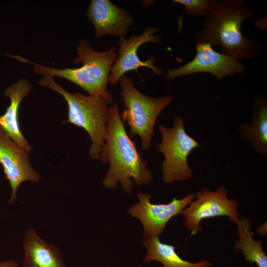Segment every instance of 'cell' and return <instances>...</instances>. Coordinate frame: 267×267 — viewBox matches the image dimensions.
Segmentation results:
<instances>
[{
    "label": "cell",
    "mask_w": 267,
    "mask_h": 267,
    "mask_svg": "<svg viewBox=\"0 0 267 267\" xmlns=\"http://www.w3.org/2000/svg\"><path fill=\"white\" fill-rule=\"evenodd\" d=\"M254 14L245 0H209L208 13L195 41L218 45L223 53L240 61L256 57L261 45L244 36L241 29L243 22Z\"/></svg>",
    "instance_id": "6da1fadb"
},
{
    "label": "cell",
    "mask_w": 267,
    "mask_h": 267,
    "mask_svg": "<svg viewBox=\"0 0 267 267\" xmlns=\"http://www.w3.org/2000/svg\"><path fill=\"white\" fill-rule=\"evenodd\" d=\"M108 113L105 142L98 158L101 163H109L102 183L114 189L120 183L124 191L131 194L134 182L138 185L149 184L152 176L135 142L126 132L117 103L108 108Z\"/></svg>",
    "instance_id": "7a4b0ae2"
},
{
    "label": "cell",
    "mask_w": 267,
    "mask_h": 267,
    "mask_svg": "<svg viewBox=\"0 0 267 267\" xmlns=\"http://www.w3.org/2000/svg\"><path fill=\"white\" fill-rule=\"evenodd\" d=\"M116 49L117 47L113 46L106 51H96L88 41L82 40L77 47L78 57L73 60V62L82 63L83 65L72 69H55L32 62L20 56L12 55V57L31 63L37 74L64 78L81 87L89 95H100L108 103H113V95L107 89L109 76L117 55Z\"/></svg>",
    "instance_id": "3957f363"
},
{
    "label": "cell",
    "mask_w": 267,
    "mask_h": 267,
    "mask_svg": "<svg viewBox=\"0 0 267 267\" xmlns=\"http://www.w3.org/2000/svg\"><path fill=\"white\" fill-rule=\"evenodd\" d=\"M39 84L63 96L68 106L67 122L83 128L88 133L91 141L89 155L93 159H98L107 134L109 116L107 100L100 95L68 92L49 76H44Z\"/></svg>",
    "instance_id": "277c9868"
},
{
    "label": "cell",
    "mask_w": 267,
    "mask_h": 267,
    "mask_svg": "<svg viewBox=\"0 0 267 267\" xmlns=\"http://www.w3.org/2000/svg\"><path fill=\"white\" fill-rule=\"evenodd\" d=\"M120 94L124 109L120 115L127 122L130 137L138 135L144 150L150 149L156 120L162 111L174 99L171 95L159 97L147 96L139 91L132 79L124 75L120 79Z\"/></svg>",
    "instance_id": "5b68a950"
},
{
    "label": "cell",
    "mask_w": 267,
    "mask_h": 267,
    "mask_svg": "<svg viewBox=\"0 0 267 267\" xmlns=\"http://www.w3.org/2000/svg\"><path fill=\"white\" fill-rule=\"evenodd\" d=\"M159 129L162 141L157 144V148L164 156L161 165L163 181L169 184L191 178L193 173L187 157L199 146L198 142L187 134L183 120L178 115L174 117L172 128L161 125Z\"/></svg>",
    "instance_id": "8992f818"
},
{
    "label": "cell",
    "mask_w": 267,
    "mask_h": 267,
    "mask_svg": "<svg viewBox=\"0 0 267 267\" xmlns=\"http://www.w3.org/2000/svg\"><path fill=\"white\" fill-rule=\"evenodd\" d=\"M195 193V198L181 214L191 235L202 230L201 223L204 219L224 216L228 217L229 222L236 223L240 218L239 204L235 200L228 198L229 191L223 185L221 184L215 191L203 187Z\"/></svg>",
    "instance_id": "52a82bcc"
},
{
    "label": "cell",
    "mask_w": 267,
    "mask_h": 267,
    "mask_svg": "<svg viewBox=\"0 0 267 267\" xmlns=\"http://www.w3.org/2000/svg\"><path fill=\"white\" fill-rule=\"evenodd\" d=\"M139 202L132 206L129 213L138 219L143 227L144 237L159 236L168 222L175 216L181 214L183 210L195 198V193H189L184 198H173L166 204H153L151 196L147 193L137 194Z\"/></svg>",
    "instance_id": "ba28073f"
},
{
    "label": "cell",
    "mask_w": 267,
    "mask_h": 267,
    "mask_svg": "<svg viewBox=\"0 0 267 267\" xmlns=\"http://www.w3.org/2000/svg\"><path fill=\"white\" fill-rule=\"evenodd\" d=\"M195 57L185 64L169 69L166 75L169 80L197 73H208L218 79L242 74L246 67L240 61L224 53L216 51L208 43H196Z\"/></svg>",
    "instance_id": "9c48e42d"
},
{
    "label": "cell",
    "mask_w": 267,
    "mask_h": 267,
    "mask_svg": "<svg viewBox=\"0 0 267 267\" xmlns=\"http://www.w3.org/2000/svg\"><path fill=\"white\" fill-rule=\"evenodd\" d=\"M158 31L157 28L148 27L141 35H134L128 40L124 36L120 37L118 42L119 45L118 54L108 78V83L110 85L117 84L128 72L134 71L138 73V69L141 67L149 68L155 75L162 73V69L154 65L155 57H150L147 60L142 61L139 59L137 53L139 47L145 43L162 42L160 37L155 35Z\"/></svg>",
    "instance_id": "30bf717a"
},
{
    "label": "cell",
    "mask_w": 267,
    "mask_h": 267,
    "mask_svg": "<svg viewBox=\"0 0 267 267\" xmlns=\"http://www.w3.org/2000/svg\"><path fill=\"white\" fill-rule=\"evenodd\" d=\"M28 153L0 128V164L11 188L10 205L17 198V191L22 183L38 182L41 178L31 166Z\"/></svg>",
    "instance_id": "8fae6325"
},
{
    "label": "cell",
    "mask_w": 267,
    "mask_h": 267,
    "mask_svg": "<svg viewBox=\"0 0 267 267\" xmlns=\"http://www.w3.org/2000/svg\"><path fill=\"white\" fill-rule=\"evenodd\" d=\"M86 16L94 26L95 39L105 35L124 36L134 23L128 11L108 0H91Z\"/></svg>",
    "instance_id": "7c38bea8"
},
{
    "label": "cell",
    "mask_w": 267,
    "mask_h": 267,
    "mask_svg": "<svg viewBox=\"0 0 267 267\" xmlns=\"http://www.w3.org/2000/svg\"><path fill=\"white\" fill-rule=\"evenodd\" d=\"M31 90L30 82L26 79H20L5 89L3 94L10 99V103L5 113L0 116V128L28 152H31L32 148L20 130L18 110L22 100Z\"/></svg>",
    "instance_id": "4fadbf2b"
},
{
    "label": "cell",
    "mask_w": 267,
    "mask_h": 267,
    "mask_svg": "<svg viewBox=\"0 0 267 267\" xmlns=\"http://www.w3.org/2000/svg\"><path fill=\"white\" fill-rule=\"evenodd\" d=\"M23 267H66L59 248L47 243L34 228L24 233Z\"/></svg>",
    "instance_id": "5bb4252c"
},
{
    "label": "cell",
    "mask_w": 267,
    "mask_h": 267,
    "mask_svg": "<svg viewBox=\"0 0 267 267\" xmlns=\"http://www.w3.org/2000/svg\"><path fill=\"white\" fill-rule=\"evenodd\" d=\"M240 137L250 144L254 151L263 157H267V99L260 96L254 101L251 122L238 129Z\"/></svg>",
    "instance_id": "9a60e30c"
},
{
    "label": "cell",
    "mask_w": 267,
    "mask_h": 267,
    "mask_svg": "<svg viewBox=\"0 0 267 267\" xmlns=\"http://www.w3.org/2000/svg\"><path fill=\"white\" fill-rule=\"evenodd\" d=\"M142 245L147 250L145 263L158 261L163 267H208L212 265L207 260L193 263L182 259L173 245L161 242L159 236L144 237Z\"/></svg>",
    "instance_id": "2e32d148"
},
{
    "label": "cell",
    "mask_w": 267,
    "mask_h": 267,
    "mask_svg": "<svg viewBox=\"0 0 267 267\" xmlns=\"http://www.w3.org/2000/svg\"><path fill=\"white\" fill-rule=\"evenodd\" d=\"M238 239L235 242L234 251H241L244 259L258 267H267V256L260 240H256L252 231V224L246 217H241L236 223Z\"/></svg>",
    "instance_id": "e0dca14e"
},
{
    "label": "cell",
    "mask_w": 267,
    "mask_h": 267,
    "mask_svg": "<svg viewBox=\"0 0 267 267\" xmlns=\"http://www.w3.org/2000/svg\"><path fill=\"white\" fill-rule=\"evenodd\" d=\"M173 1L184 6V12L178 21L179 31L182 27V19L184 16H205L208 13L209 0H174Z\"/></svg>",
    "instance_id": "ac0fdd59"
},
{
    "label": "cell",
    "mask_w": 267,
    "mask_h": 267,
    "mask_svg": "<svg viewBox=\"0 0 267 267\" xmlns=\"http://www.w3.org/2000/svg\"><path fill=\"white\" fill-rule=\"evenodd\" d=\"M0 267H19V266L16 261L7 260L0 262Z\"/></svg>",
    "instance_id": "d6986e66"
},
{
    "label": "cell",
    "mask_w": 267,
    "mask_h": 267,
    "mask_svg": "<svg viewBox=\"0 0 267 267\" xmlns=\"http://www.w3.org/2000/svg\"><path fill=\"white\" fill-rule=\"evenodd\" d=\"M266 226V223L261 224L257 229V232L261 235L265 236L267 234V228H265Z\"/></svg>",
    "instance_id": "ffe728a7"
}]
</instances>
